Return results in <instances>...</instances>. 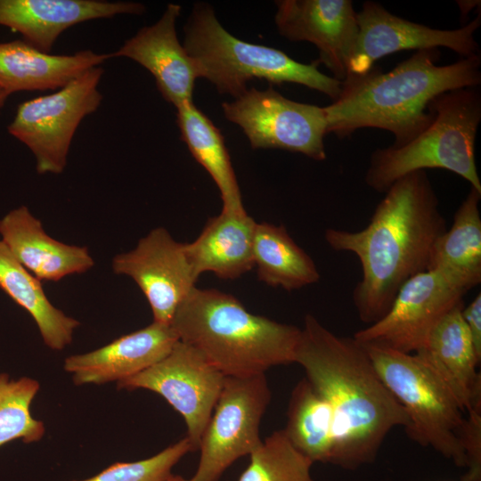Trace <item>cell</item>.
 I'll return each mask as SVG.
<instances>
[{
    "label": "cell",
    "instance_id": "24",
    "mask_svg": "<svg viewBox=\"0 0 481 481\" xmlns=\"http://www.w3.org/2000/svg\"><path fill=\"white\" fill-rule=\"evenodd\" d=\"M175 108L181 138L196 161L208 171L217 185L223 201L222 211L246 212L221 131L192 101Z\"/></svg>",
    "mask_w": 481,
    "mask_h": 481
},
{
    "label": "cell",
    "instance_id": "16",
    "mask_svg": "<svg viewBox=\"0 0 481 481\" xmlns=\"http://www.w3.org/2000/svg\"><path fill=\"white\" fill-rule=\"evenodd\" d=\"M181 6L169 4L160 19L125 41L111 58L126 57L145 68L155 78L162 97L175 107L192 101L197 71L175 29Z\"/></svg>",
    "mask_w": 481,
    "mask_h": 481
},
{
    "label": "cell",
    "instance_id": "9",
    "mask_svg": "<svg viewBox=\"0 0 481 481\" xmlns=\"http://www.w3.org/2000/svg\"><path fill=\"white\" fill-rule=\"evenodd\" d=\"M270 400L265 373L224 378L200 438V461L191 481H218L235 461L262 444L259 426Z\"/></svg>",
    "mask_w": 481,
    "mask_h": 481
},
{
    "label": "cell",
    "instance_id": "11",
    "mask_svg": "<svg viewBox=\"0 0 481 481\" xmlns=\"http://www.w3.org/2000/svg\"><path fill=\"white\" fill-rule=\"evenodd\" d=\"M224 378L197 349L178 340L163 359L118 382L117 388H143L161 395L183 418L187 438L196 451Z\"/></svg>",
    "mask_w": 481,
    "mask_h": 481
},
{
    "label": "cell",
    "instance_id": "7",
    "mask_svg": "<svg viewBox=\"0 0 481 481\" xmlns=\"http://www.w3.org/2000/svg\"><path fill=\"white\" fill-rule=\"evenodd\" d=\"M363 346L383 383L404 407L410 438L465 467L461 432L466 414L441 377L419 354Z\"/></svg>",
    "mask_w": 481,
    "mask_h": 481
},
{
    "label": "cell",
    "instance_id": "6",
    "mask_svg": "<svg viewBox=\"0 0 481 481\" xmlns=\"http://www.w3.org/2000/svg\"><path fill=\"white\" fill-rule=\"evenodd\" d=\"M433 122L401 146L379 148L371 155L365 183L386 192L401 177L416 171H451L481 192L475 159V141L481 121V94L477 87L443 93L429 103Z\"/></svg>",
    "mask_w": 481,
    "mask_h": 481
},
{
    "label": "cell",
    "instance_id": "26",
    "mask_svg": "<svg viewBox=\"0 0 481 481\" xmlns=\"http://www.w3.org/2000/svg\"><path fill=\"white\" fill-rule=\"evenodd\" d=\"M253 259L258 279L273 287L290 291L314 284L320 279L313 259L282 225L256 223Z\"/></svg>",
    "mask_w": 481,
    "mask_h": 481
},
{
    "label": "cell",
    "instance_id": "8",
    "mask_svg": "<svg viewBox=\"0 0 481 481\" xmlns=\"http://www.w3.org/2000/svg\"><path fill=\"white\" fill-rule=\"evenodd\" d=\"M102 74V67H94L54 93L17 107L7 129L33 153L38 174L63 172L78 126L101 105Z\"/></svg>",
    "mask_w": 481,
    "mask_h": 481
},
{
    "label": "cell",
    "instance_id": "15",
    "mask_svg": "<svg viewBox=\"0 0 481 481\" xmlns=\"http://www.w3.org/2000/svg\"><path fill=\"white\" fill-rule=\"evenodd\" d=\"M275 24L290 41H307L319 51L333 77L343 81L358 35L356 12L350 0L276 1Z\"/></svg>",
    "mask_w": 481,
    "mask_h": 481
},
{
    "label": "cell",
    "instance_id": "5",
    "mask_svg": "<svg viewBox=\"0 0 481 481\" xmlns=\"http://www.w3.org/2000/svg\"><path fill=\"white\" fill-rule=\"evenodd\" d=\"M184 33L183 45L198 77L208 79L221 94L237 98L247 90L249 80L262 78L273 84H299L333 101L340 94L342 81L322 73L316 61L304 64L278 49L233 37L207 4L194 5Z\"/></svg>",
    "mask_w": 481,
    "mask_h": 481
},
{
    "label": "cell",
    "instance_id": "23",
    "mask_svg": "<svg viewBox=\"0 0 481 481\" xmlns=\"http://www.w3.org/2000/svg\"><path fill=\"white\" fill-rule=\"evenodd\" d=\"M481 192L470 187L449 229L435 243L427 270L468 292L481 282Z\"/></svg>",
    "mask_w": 481,
    "mask_h": 481
},
{
    "label": "cell",
    "instance_id": "31",
    "mask_svg": "<svg viewBox=\"0 0 481 481\" xmlns=\"http://www.w3.org/2000/svg\"><path fill=\"white\" fill-rule=\"evenodd\" d=\"M461 440L467 469L461 481H481V408L466 413Z\"/></svg>",
    "mask_w": 481,
    "mask_h": 481
},
{
    "label": "cell",
    "instance_id": "14",
    "mask_svg": "<svg viewBox=\"0 0 481 481\" xmlns=\"http://www.w3.org/2000/svg\"><path fill=\"white\" fill-rule=\"evenodd\" d=\"M112 269L135 281L149 302L153 322L165 324H170L199 278L187 243L177 242L163 227L151 231L131 251L116 255Z\"/></svg>",
    "mask_w": 481,
    "mask_h": 481
},
{
    "label": "cell",
    "instance_id": "10",
    "mask_svg": "<svg viewBox=\"0 0 481 481\" xmlns=\"http://www.w3.org/2000/svg\"><path fill=\"white\" fill-rule=\"evenodd\" d=\"M222 108L254 149L287 150L318 161L326 159L323 107L289 100L272 87L264 91L252 87Z\"/></svg>",
    "mask_w": 481,
    "mask_h": 481
},
{
    "label": "cell",
    "instance_id": "3",
    "mask_svg": "<svg viewBox=\"0 0 481 481\" xmlns=\"http://www.w3.org/2000/svg\"><path fill=\"white\" fill-rule=\"evenodd\" d=\"M437 48L418 50L387 72L373 67L364 75L347 76L339 96L323 107L327 133L340 138L364 127L392 133V146H401L434 120L429 107L437 95L481 83V56L476 53L439 65Z\"/></svg>",
    "mask_w": 481,
    "mask_h": 481
},
{
    "label": "cell",
    "instance_id": "12",
    "mask_svg": "<svg viewBox=\"0 0 481 481\" xmlns=\"http://www.w3.org/2000/svg\"><path fill=\"white\" fill-rule=\"evenodd\" d=\"M466 293L437 272L426 270L404 283L382 318L353 338L363 345L416 353L438 321L464 302Z\"/></svg>",
    "mask_w": 481,
    "mask_h": 481
},
{
    "label": "cell",
    "instance_id": "28",
    "mask_svg": "<svg viewBox=\"0 0 481 481\" xmlns=\"http://www.w3.org/2000/svg\"><path fill=\"white\" fill-rule=\"evenodd\" d=\"M37 380L21 377L12 379L0 373V447L13 440L26 444L38 442L44 436L43 421L32 417L30 405L39 391Z\"/></svg>",
    "mask_w": 481,
    "mask_h": 481
},
{
    "label": "cell",
    "instance_id": "1",
    "mask_svg": "<svg viewBox=\"0 0 481 481\" xmlns=\"http://www.w3.org/2000/svg\"><path fill=\"white\" fill-rule=\"evenodd\" d=\"M384 193L363 229L329 228L324 234L331 249L360 261L353 302L369 325L387 314L406 281L428 269L432 249L447 229L426 171L401 177Z\"/></svg>",
    "mask_w": 481,
    "mask_h": 481
},
{
    "label": "cell",
    "instance_id": "35",
    "mask_svg": "<svg viewBox=\"0 0 481 481\" xmlns=\"http://www.w3.org/2000/svg\"><path fill=\"white\" fill-rule=\"evenodd\" d=\"M165 481H191V479H185L181 476L170 475Z\"/></svg>",
    "mask_w": 481,
    "mask_h": 481
},
{
    "label": "cell",
    "instance_id": "19",
    "mask_svg": "<svg viewBox=\"0 0 481 481\" xmlns=\"http://www.w3.org/2000/svg\"><path fill=\"white\" fill-rule=\"evenodd\" d=\"M1 240L12 256L38 280L58 281L83 273L94 264L86 247L69 245L49 236L26 206L0 220Z\"/></svg>",
    "mask_w": 481,
    "mask_h": 481
},
{
    "label": "cell",
    "instance_id": "25",
    "mask_svg": "<svg viewBox=\"0 0 481 481\" xmlns=\"http://www.w3.org/2000/svg\"><path fill=\"white\" fill-rule=\"evenodd\" d=\"M0 289L32 316L49 348L60 351L71 343L79 322L50 302L41 281L12 256L1 240Z\"/></svg>",
    "mask_w": 481,
    "mask_h": 481
},
{
    "label": "cell",
    "instance_id": "2",
    "mask_svg": "<svg viewBox=\"0 0 481 481\" xmlns=\"http://www.w3.org/2000/svg\"><path fill=\"white\" fill-rule=\"evenodd\" d=\"M294 363L326 401L333 416L331 464L355 469L371 463L388 433L406 428L408 416L377 373L363 345L339 337L306 314Z\"/></svg>",
    "mask_w": 481,
    "mask_h": 481
},
{
    "label": "cell",
    "instance_id": "13",
    "mask_svg": "<svg viewBox=\"0 0 481 481\" xmlns=\"http://www.w3.org/2000/svg\"><path fill=\"white\" fill-rule=\"evenodd\" d=\"M358 35L347 67V76H361L381 57L403 50H423L440 46L461 57L478 53L475 33L481 25L480 14L457 29H436L395 16L380 4L366 1L356 12Z\"/></svg>",
    "mask_w": 481,
    "mask_h": 481
},
{
    "label": "cell",
    "instance_id": "30",
    "mask_svg": "<svg viewBox=\"0 0 481 481\" xmlns=\"http://www.w3.org/2000/svg\"><path fill=\"white\" fill-rule=\"evenodd\" d=\"M189 452L192 447L186 436L150 458L115 462L95 476L73 481H165L172 468Z\"/></svg>",
    "mask_w": 481,
    "mask_h": 481
},
{
    "label": "cell",
    "instance_id": "18",
    "mask_svg": "<svg viewBox=\"0 0 481 481\" xmlns=\"http://www.w3.org/2000/svg\"><path fill=\"white\" fill-rule=\"evenodd\" d=\"M178 340L170 324L153 322L100 348L67 357L63 369L75 385L118 383L163 359Z\"/></svg>",
    "mask_w": 481,
    "mask_h": 481
},
{
    "label": "cell",
    "instance_id": "32",
    "mask_svg": "<svg viewBox=\"0 0 481 481\" xmlns=\"http://www.w3.org/2000/svg\"><path fill=\"white\" fill-rule=\"evenodd\" d=\"M463 320L471 337L476 353L481 359V294L480 292L461 310Z\"/></svg>",
    "mask_w": 481,
    "mask_h": 481
},
{
    "label": "cell",
    "instance_id": "17",
    "mask_svg": "<svg viewBox=\"0 0 481 481\" xmlns=\"http://www.w3.org/2000/svg\"><path fill=\"white\" fill-rule=\"evenodd\" d=\"M144 10L143 4L135 2L0 0V25L20 33L31 46L51 53L58 37L74 25L118 14H141Z\"/></svg>",
    "mask_w": 481,
    "mask_h": 481
},
{
    "label": "cell",
    "instance_id": "33",
    "mask_svg": "<svg viewBox=\"0 0 481 481\" xmlns=\"http://www.w3.org/2000/svg\"><path fill=\"white\" fill-rule=\"evenodd\" d=\"M461 12V17L465 16L473 7L477 6L479 1H457Z\"/></svg>",
    "mask_w": 481,
    "mask_h": 481
},
{
    "label": "cell",
    "instance_id": "27",
    "mask_svg": "<svg viewBox=\"0 0 481 481\" xmlns=\"http://www.w3.org/2000/svg\"><path fill=\"white\" fill-rule=\"evenodd\" d=\"M287 417L282 430L292 445L313 463H330L335 447L332 412L306 378L291 391Z\"/></svg>",
    "mask_w": 481,
    "mask_h": 481
},
{
    "label": "cell",
    "instance_id": "34",
    "mask_svg": "<svg viewBox=\"0 0 481 481\" xmlns=\"http://www.w3.org/2000/svg\"><path fill=\"white\" fill-rule=\"evenodd\" d=\"M9 95L10 94L7 92H5L2 88H0V110L4 107L7 98L9 97Z\"/></svg>",
    "mask_w": 481,
    "mask_h": 481
},
{
    "label": "cell",
    "instance_id": "22",
    "mask_svg": "<svg viewBox=\"0 0 481 481\" xmlns=\"http://www.w3.org/2000/svg\"><path fill=\"white\" fill-rule=\"evenodd\" d=\"M256 222L246 212L210 218L199 237L187 243L190 260L198 276L212 272L235 279L254 267L253 239Z\"/></svg>",
    "mask_w": 481,
    "mask_h": 481
},
{
    "label": "cell",
    "instance_id": "20",
    "mask_svg": "<svg viewBox=\"0 0 481 481\" xmlns=\"http://www.w3.org/2000/svg\"><path fill=\"white\" fill-rule=\"evenodd\" d=\"M463 306L464 302L446 313L416 354L441 377L466 414L481 408V359L463 320Z\"/></svg>",
    "mask_w": 481,
    "mask_h": 481
},
{
    "label": "cell",
    "instance_id": "21",
    "mask_svg": "<svg viewBox=\"0 0 481 481\" xmlns=\"http://www.w3.org/2000/svg\"><path fill=\"white\" fill-rule=\"evenodd\" d=\"M109 59L110 53L91 50L52 54L23 40L0 43V88L9 94L20 91H57Z\"/></svg>",
    "mask_w": 481,
    "mask_h": 481
},
{
    "label": "cell",
    "instance_id": "4",
    "mask_svg": "<svg viewBox=\"0 0 481 481\" xmlns=\"http://www.w3.org/2000/svg\"><path fill=\"white\" fill-rule=\"evenodd\" d=\"M178 339L193 346L225 377L265 373L292 363L301 329L249 312L232 295L194 287L170 322Z\"/></svg>",
    "mask_w": 481,
    "mask_h": 481
},
{
    "label": "cell",
    "instance_id": "29",
    "mask_svg": "<svg viewBox=\"0 0 481 481\" xmlns=\"http://www.w3.org/2000/svg\"><path fill=\"white\" fill-rule=\"evenodd\" d=\"M249 456L238 481H314L313 461L292 445L282 429L262 441Z\"/></svg>",
    "mask_w": 481,
    "mask_h": 481
}]
</instances>
